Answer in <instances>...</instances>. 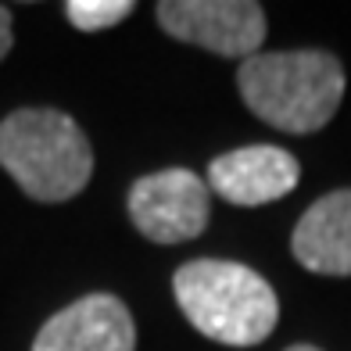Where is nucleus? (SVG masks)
Wrapping results in <instances>:
<instances>
[{"label": "nucleus", "instance_id": "f257e3e1", "mask_svg": "<svg viewBox=\"0 0 351 351\" xmlns=\"http://www.w3.org/2000/svg\"><path fill=\"white\" fill-rule=\"evenodd\" d=\"M237 90L244 104L283 133H319L344 97V65L330 51H258L241 61Z\"/></svg>", "mask_w": 351, "mask_h": 351}, {"label": "nucleus", "instance_id": "f03ea898", "mask_svg": "<svg viewBox=\"0 0 351 351\" xmlns=\"http://www.w3.org/2000/svg\"><path fill=\"white\" fill-rule=\"evenodd\" d=\"M0 169L25 197L61 204L86 190L93 147L72 115L58 108H14L0 122Z\"/></svg>", "mask_w": 351, "mask_h": 351}, {"label": "nucleus", "instance_id": "7ed1b4c3", "mask_svg": "<svg viewBox=\"0 0 351 351\" xmlns=\"http://www.w3.org/2000/svg\"><path fill=\"white\" fill-rule=\"evenodd\" d=\"M176 305L208 341L230 348L262 344L280 323V298L265 276L241 262L194 258L172 276Z\"/></svg>", "mask_w": 351, "mask_h": 351}, {"label": "nucleus", "instance_id": "20e7f679", "mask_svg": "<svg viewBox=\"0 0 351 351\" xmlns=\"http://www.w3.org/2000/svg\"><path fill=\"white\" fill-rule=\"evenodd\" d=\"M133 226L151 244H186L208 230L212 219V190L190 169H162L147 172L130 186L125 197Z\"/></svg>", "mask_w": 351, "mask_h": 351}, {"label": "nucleus", "instance_id": "39448f33", "mask_svg": "<svg viewBox=\"0 0 351 351\" xmlns=\"http://www.w3.org/2000/svg\"><path fill=\"white\" fill-rule=\"evenodd\" d=\"M162 33L219 58H254L265 43V11L254 0H162Z\"/></svg>", "mask_w": 351, "mask_h": 351}, {"label": "nucleus", "instance_id": "423d86ee", "mask_svg": "<svg viewBox=\"0 0 351 351\" xmlns=\"http://www.w3.org/2000/svg\"><path fill=\"white\" fill-rule=\"evenodd\" d=\"M33 351H136V323L115 294H86L40 326Z\"/></svg>", "mask_w": 351, "mask_h": 351}, {"label": "nucleus", "instance_id": "0eeeda50", "mask_svg": "<svg viewBox=\"0 0 351 351\" xmlns=\"http://www.w3.org/2000/svg\"><path fill=\"white\" fill-rule=\"evenodd\" d=\"M301 180V165L291 151L273 143H251V147L226 151L208 162V190L237 208H258L287 197Z\"/></svg>", "mask_w": 351, "mask_h": 351}, {"label": "nucleus", "instance_id": "6e6552de", "mask_svg": "<svg viewBox=\"0 0 351 351\" xmlns=\"http://www.w3.org/2000/svg\"><path fill=\"white\" fill-rule=\"evenodd\" d=\"M298 265L319 276H351V190H330L308 204L291 233Z\"/></svg>", "mask_w": 351, "mask_h": 351}, {"label": "nucleus", "instance_id": "1a4fd4ad", "mask_svg": "<svg viewBox=\"0 0 351 351\" xmlns=\"http://www.w3.org/2000/svg\"><path fill=\"white\" fill-rule=\"evenodd\" d=\"M133 14V0H69L65 19L79 33H101Z\"/></svg>", "mask_w": 351, "mask_h": 351}, {"label": "nucleus", "instance_id": "9d476101", "mask_svg": "<svg viewBox=\"0 0 351 351\" xmlns=\"http://www.w3.org/2000/svg\"><path fill=\"white\" fill-rule=\"evenodd\" d=\"M11 47H14V25H11V11L0 4V61H4L11 54Z\"/></svg>", "mask_w": 351, "mask_h": 351}, {"label": "nucleus", "instance_id": "9b49d317", "mask_svg": "<svg viewBox=\"0 0 351 351\" xmlns=\"http://www.w3.org/2000/svg\"><path fill=\"white\" fill-rule=\"evenodd\" d=\"M287 351H323V348H315V344H291Z\"/></svg>", "mask_w": 351, "mask_h": 351}]
</instances>
